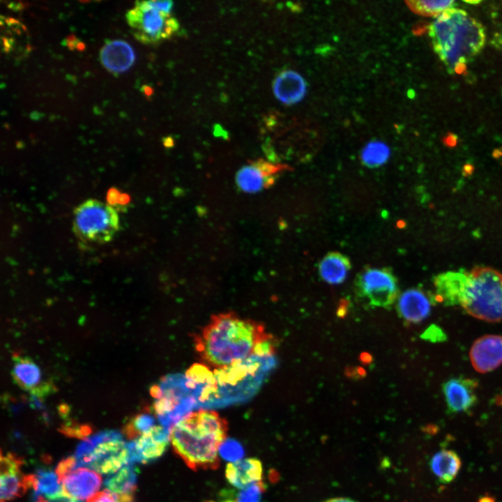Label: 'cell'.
<instances>
[{"mask_svg":"<svg viewBox=\"0 0 502 502\" xmlns=\"http://www.w3.org/2000/svg\"><path fill=\"white\" fill-rule=\"evenodd\" d=\"M262 324L234 313L213 315L195 338V349L208 365L215 369L241 361L255 353L268 338Z\"/></svg>","mask_w":502,"mask_h":502,"instance_id":"obj_1","label":"cell"},{"mask_svg":"<svg viewBox=\"0 0 502 502\" xmlns=\"http://www.w3.org/2000/svg\"><path fill=\"white\" fill-rule=\"evenodd\" d=\"M428 30L435 53L451 74L462 73L485 43L484 26L460 8L443 12Z\"/></svg>","mask_w":502,"mask_h":502,"instance_id":"obj_2","label":"cell"},{"mask_svg":"<svg viewBox=\"0 0 502 502\" xmlns=\"http://www.w3.org/2000/svg\"><path fill=\"white\" fill-rule=\"evenodd\" d=\"M277 362L275 354L254 353L231 365L215 369L213 379L202 390L196 409L222 408L249 400Z\"/></svg>","mask_w":502,"mask_h":502,"instance_id":"obj_3","label":"cell"},{"mask_svg":"<svg viewBox=\"0 0 502 502\" xmlns=\"http://www.w3.org/2000/svg\"><path fill=\"white\" fill-rule=\"evenodd\" d=\"M227 423L208 409L190 413L170 429L175 452L192 469L218 468V450L225 440Z\"/></svg>","mask_w":502,"mask_h":502,"instance_id":"obj_4","label":"cell"},{"mask_svg":"<svg viewBox=\"0 0 502 502\" xmlns=\"http://www.w3.org/2000/svg\"><path fill=\"white\" fill-rule=\"evenodd\" d=\"M151 395L155 398L153 408L158 421L171 429L196 409L200 390L185 375L173 374L166 375L158 385L153 386Z\"/></svg>","mask_w":502,"mask_h":502,"instance_id":"obj_5","label":"cell"},{"mask_svg":"<svg viewBox=\"0 0 502 502\" xmlns=\"http://www.w3.org/2000/svg\"><path fill=\"white\" fill-rule=\"evenodd\" d=\"M461 306L472 317L487 322L502 320V273L478 266L469 271Z\"/></svg>","mask_w":502,"mask_h":502,"instance_id":"obj_6","label":"cell"},{"mask_svg":"<svg viewBox=\"0 0 502 502\" xmlns=\"http://www.w3.org/2000/svg\"><path fill=\"white\" fill-rule=\"evenodd\" d=\"M119 216L109 204L88 199L74 211L73 230L82 241L92 243L110 241L119 229Z\"/></svg>","mask_w":502,"mask_h":502,"instance_id":"obj_7","label":"cell"},{"mask_svg":"<svg viewBox=\"0 0 502 502\" xmlns=\"http://www.w3.org/2000/svg\"><path fill=\"white\" fill-rule=\"evenodd\" d=\"M126 17L135 38L146 45L168 39L179 29L175 17L155 8L149 1H136Z\"/></svg>","mask_w":502,"mask_h":502,"instance_id":"obj_8","label":"cell"},{"mask_svg":"<svg viewBox=\"0 0 502 502\" xmlns=\"http://www.w3.org/2000/svg\"><path fill=\"white\" fill-rule=\"evenodd\" d=\"M358 297L370 307L388 308L399 297L397 280L386 268H367L356 277Z\"/></svg>","mask_w":502,"mask_h":502,"instance_id":"obj_9","label":"cell"},{"mask_svg":"<svg viewBox=\"0 0 502 502\" xmlns=\"http://www.w3.org/2000/svg\"><path fill=\"white\" fill-rule=\"evenodd\" d=\"M22 459L11 452H1V502L22 496L35 485L34 474L23 475Z\"/></svg>","mask_w":502,"mask_h":502,"instance_id":"obj_10","label":"cell"},{"mask_svg":"<svg viewBox=\"0 0 502 502\" xmlns=\"http://www.w3.org/2000/svg\"><path fill=\"white\" fill-rule=\"evenodd\" d=\"M128 462L127 443L112 441L98 445L89 456L77 463L78 467L86 466L102 474H112Z\"/></svg>","mask_w":502,"mask_h":502,"instance_id":"obj_11","label":"cell"},{"mask_svg":"<svg viewBox=\"0 0 502 502\" xmlns=\"http://www.w3.org/2000/svg\"><path fill=\"white\" fill-rule=\"evenodd\" d=\"M283 169L282 165L259 159L240 169L236 182L241 190L257 192L272 185Z\"/></svg>","mask_w":502,"mask_h":502,"instance_id":"obj_12","label":"cell"},{"mask_svg":"<svg viewBox=\"0 0 502 502\" xmlns=\"http://www.w3.org/2000/svg\"><path fill=\"white\" fill-rule=\"evenodd\" d=\"M473 368L487 373L502 364V335H485L477 339L469 351Z\"/></svg>","mask_w":502,"mask_h":502,"instance_id":"obj_13","label":"cell"},{"mask_svg":"<svg viewBox=\"0 0 502 502\" xmlns=\"http://www.w3.org/2000/svg\"><path fill=\"white\" fill-rule=\"evenodd\" d=\"M11 375L15 383L23 390L30 391L32 396L40 399L51 390V385L42 383L39 367L29 357L14 356Z\"/></svg>","mask_w":502,"mask_h":502,"instance_id":"obj_14","label":"cell"},{"mask_svg":"<svg viewBox=\"0 0 502 502\" xmlns=\"http://www.w3.org/2000/svg\"><path fill=\"white\" fill-rule=\"evenodd\" d=\"M60 482L64 496L83 502L93 496L98 490L101 485V477L94 471L82 468L72 471Z\"/></svg>","mask_w":502,"mask_h":502,"instance_id":"obj_15","label":"cell"},{"mask_svg":"<svg viewBox=\"0 0 502 502\" xmlns=\"http://www.w3.org/2000/svg\"><path fill=\"white\" fill-rule=\"evenodd\" d=\"M478 383L469 378H453L443 386V391L449 410L452 413L464 412L477 401Z\"/></svg>","mask_w":502,"mask_h":502,"instance_id":"obj_16","label":"cell"},{"mask_svg":"<svg viewBox=\"0 0 502 502\" xmlns=\"http://www.w3.org/2000/svg\"><path fill=\"white\" fill-rule=\"evenodd\" d=\"M469 272L448 271L434 278L435 298L446 305H461L468 284Z\"/></svg>","mask_w":502,"mask_h":502,"instance_id":"obj_17","label":"cell"},{"mask_svg":"<svg viewBox=\"0 0 502 502\" xmlns=\"http://www.w3.org/2000/svg\"><path fill=\"white\" fill-rule=\"evenodd\" d=\"M169 440L170 429L160 425H155L137 440H134L139 462L149 463L161 457Z\"/></svg>","mask_w":502,"mask_h":502,"instance_id":"obj_18","label":"cell"},{"mask_svg":"<svg viewBox=\"0 0 502 502\" xmlns=\"http://www.w3.org/2000/svg\"><path fill=\"white\" fill-rule=\"evenodd\" d=\"M397 301L400 317L409 323L420 322L429 316L431 311L432 300L418 289L406 290L399 296Z\"/></svg>","mask_w":502,"mask_h":502,"instance_id":"obj_19","label":"cell"},{"mask_svg":"<svg viewBox=\"0 0 502 502\" xmlns=\"http://www.w3.org/2000/svg\"><path fill=\"white\" fill-rule=\"evenodd\" d=\"M135 59L132 48L127 42L122 40L109 41L100 51L102 65L114 74L126 71L132 66Z\"/></svg>","mask_w":502,"mask_h":502,"instance_id":"obj_20","label":"cell"},{"mask_svg":"<svg viewBox=\"0 0 502 502\" xmlns=\"http://www.w3.org/2000/svg\"><path fill=\"white\" fill-rule=\"evenodd\" d=\"M273 93L282 103L292 105L301 101L307 91L304 78L297 72L287 70L281 72L273 82Z\"/></svg>","mask_w":502,"mask_h":502,"instance_id":"obj_21","label":"cell"},{"mask_svg":"<svg viewBox=\"0 0 502 502\" xmlns=\"http://www.w3.org/2000/svg\"><path fill=\"white\" fill-rule=\"evenodd\" d=\"M262 464L257 458H247L226 466L225 476L228 482L238 489L260 482L262 477Z\"/></svg>","mask_w":502,"mask_h":502,"instance_id":"obj_22","label":"cell"},{"mask_svg":"<svg viewBox=\"0 0 502 502\" xmlns=\"http://www.w3.org/2000/svg\"><path fill=\"white\" fill-rule=\"evenodd\" d=\"M137 469L132 464L123 466L104 482L107 489L114 494L119 502H133L137 489Z\"/></svg>","mask_w":502,"mask_h":502,"instance_id":"obj_23","label":"cell"},{"mask_svg":"<svg viewBox=\"0 0 502 502\" xmlns=\"http://www.w3.org/2000/svg\"><path fill=\"white\" fill-rule=\"evenodd\" d=\"M351 262L347 257L337 252L326 254L318 266L320 277L327 283L338 284L347 278L351 269Z\"/></svg>","mask_w":502,"mask_h":502,"instance_id":"obj_24","label":"cell"},{"mask_svg":"<svg viewBox=\"0 0 502 502\" xmlns=\"http://www.w3.org/2000/svg\"><path fill=\"white\" fill-rule=\"evenodd\" d=\"M462 462L458 455L451 450H441L431 459L430 466L439 480L444 483L451 482L457 475Z\"/></svg>","mask_w":502,"mask_h":502,"instance_id":"obj_25","label":"cell"},{"mask_svg":"<svg viewBox=\"0 0 502 502\" xmlns=\"http://www.w3.org/2000/svg\"><path fill=\"white\" fill-rule=\"evenodd\" d=\"M36 478V489L45 497L54 501L63 495L62 488L59 486L57 474L50 469H38L34 474Z\"/></svg>","mask_w":502,"mask_h":502,"instance_id":"obj_26","label":"cell"},{"mask_svg":"<svg viewBox=\"0 0 502 502\" xmlns=\"http://www.w3.org/2000/svg\"><path fill=\"white\" fill-rule=\"evenodd\" d=\"M122 435L118 431L107 429L100 432L80 443L74 456L77 462H80L89 456L98 445L103 442L122 441Z\"/></svg>","mask_w":502,"mask_h":502,"instance_id":"obj_27","label":"cell"},{"mask_svg":"<svg viewBox=\"0 0 502 502\" xmlns=\"http://www.w3.org/2000/svg\"><path fill=\"white\" fill-rule=\"evenodd\" d=\"M390 154V149L387 144L381 141L373 140L363 147L360 156L365 165L377 167L388 160Z\"/></svg>","mask_w":502,"mask_h":502,"instance_id":"obj_28","label":"cell"},{"mask_svg":"<svg viewBox=\"0 0 502 502\" xmlns=\"http://www.w3.org/2000/svg\"><path fill=\"white\" fill-rule=\"evenodd\" d=\"M409 8L415 13L423 16L437 17L445 10L454 8L455 1H407Z\"/></svg>","mask_w":502,"mask_h":502,"instance_id":"obj_29","label":"cell"},{"mask_svg":"<svg viewBox=\"0 0 502 502\" xmlns=\"http://www.w3.org/2000/svg\"><path fill=\"white\" fill-rule=\"evenodd\" d=\"M155 423V418L149 413H141L130 419L123 428V434L133 439L150 430Z\"/></svg>","mask_w":502,"mask_h":502,"instance_id":"obj_30","label":"cell"},{"mask_svg":"<svg viewBox=\"0 0 502 502\" xmlns=\"http://www.w3.org/2000/svg\"><path fill=\"white\" fill-rule=\"evenodd\" d=\"M218 451L222 458L230 462H237L244 456L243 448L233 439H225L220 446Z\"/></svg>","mask_w":502,"mask_h":502,"instance_id":"obj_31","label":"cell"},{"mask_svg":"<svg viewBox=\"0 0 502 502\" xmlns=\"http://www.w3.org/2000/svg\"><path fill=\"white\" fill-rule=\"evenodd\" d=\"M265 485L260 481L241 491L236 496V502H261Z\"/></svg>","mask_w":502,"mask_h":502,"instance_id":"obj_32","label":"cell"},{"mask_svg":"<svg viewBox=\"0 0 502 502\" xmlns=\"http://www.w3.org/2000/svg\"><path fill=\"white\" fill-rule=\"evenodd\" d=\"M91 428L86 425L66 424L61 427V432L70 437L83 439L91 433Z\"/></svg>","mask_w":502,"mask_h":502,"instance_id":"obj_33","label":"cell"},{"mask_svg":"<svg viewBox=\"0 0 502 502\" xmlns=\"http://www.w3.org/2000/svg\"><path fill=\"white\" fill-rule=\"evenodd\" d=\"M77 467L78 463L75 456L63 459L56 469V473L57 474L59 482L66 476L77 469Z\"/></svg>","mask_w":502,"mask_h":502,"instance_id":"obj_34","label":"cell"},{"mask_svg":"<svg viewBox=\"0 0 502 502\" xmlns=\"http://www.w3.org/2000/svg\"><path fill=\"white\" fill-rule=\"evenodd\" d=\"M87 502H119L116 496L107 489L97 492Z\"/></svg>","mask_w":502,"mask_h":502,"instance_id":"obj_35","label":"cell"},{"mask_svg":"<svg viewBox=\"0 0 502 502\" xmlns=\"http://www.w3.org/2000/svg\"><path fill=\"white\" fill-rule=\"evenodd\" d=\"M422 337L425 340L436 342L444 339L445 335L439 328L432 326L423 333Z\"/></svg>","mask_w":502,"mask_h":502,"instance_id":"obj_36","label":"cell"},{"mask_svg":"<svg viewBox=\"0 0 502 502\" xmlns=\"http://www.w3.org/2000/svg\"><path fill=\"white\" fill-rule=\"evenodd\" d=\"M149 2L155 8L167 14H170L173 7V2L172 1H149Z\"/></svg>","mask_w":502,"mask_h":502,"instance_id":"obj_37","label":"cell"},{"mask_svg":"<svg viewBox=\"0 0 502 502\" xmlns=\"http://www.w3.org/2000/svg\"><path fill=\"white\" fill-rule=\"evenodd\" d=\"M33 493L31 497V502H50L47 499V497L44 496L38 491L33 490Z\"/></svg>","mask_w":502,"mask_h":502,"instance_id":"obj_38","label":"cell"},{"mask_svg":"<svg viewBox=\"0 0 502 502\" xmlns=\"http://www.w3.org/2000/svg\"><path fill=\"white\" fill-rule=\"evenodd\" d=\"M222 493V497L223 499L221 502H236V499H233L234 496V491L224 490Z\"/></svg>","mask_w":502,"mask_h":502,"instance_id":"obj_39","label":"cell"},{"mask_svg":"<svg viewBox=\"0 0 502 502\" xmlns=\"http://www.w3.org/2000/svg\"><path fill=\"white\" fill-rule=\"evenodd\" d=\"M324 502H357V501H353L350 499H348V498L338 497V498H333V499H328Z\"/></svg>","mask_w":502,"mask_h":502,"instance_id":"obj_40","label":"cell"},{"mask_svg":"<svg viewBox=\"0 0 502 502\" xmlns=\"http://www.w3.org/2000/svg\"><path fill=\"white\" fill-rule=\"evenodd\" d=\"M142 90L147 96H150L152 93V89L149 86H143Z\"/></svg>","mask_w":502,"mask_h":502,"instance_id":"obj_41","label":"cell"},{"mask_svg":"<svg viewBox=\"0 0 502 502\" xmlns=\"http://www.w3.org/2000/svg\"><path fill=\"white\" fill-rule=\"evenodd\" d=\"M84 47H85L84 44L82 42L79 41L78 43L77 44V45H76L75 49H77V50H80V51H82V50H84Z\"/></svg>","mask_w":502,"mask_h":502,"instance_id":"obj_42","label":"cell"},{"mask_svg":"<svg viewBox=\"0 0 502 502\" xmlns=\"http://www.w3.org/2000/svg\"><path fill=\"white\" fill-rule=\"evenodd\" d=\"M479 502H494V501L492 498L487 496L480 499Z\"/></svg>","mask_w":502,"mask_h":502,"instance_id":"obj_43","label":"cell"},{"mask_svg":"<svg viewBox=\"0 0 502 502\" xmlns=\"http://www.w3.org/2000/svg\"><path fill=\"white\" fill-rule=\"evenodd\" d=\"M464 2H466L467 3H471V4H478L480 1H464Z\"/></svg>","mask_w":502,"mask_h":502,"instance_id":"obj_44","label":"cell"},{"mask_svg":"<svg viewBox=\"0 0 502 502\" xmlns=\"http://www.w3.org/2000/svg\"><path fill=\"white\" fill-rule=\"evenodd\" d=\"M206 502H213V501H206Z\"/></svg>","mask_w":502,"mask_h":502,"instance_id":"obj_45","label":"cell"}]
</instances>
